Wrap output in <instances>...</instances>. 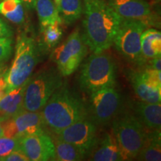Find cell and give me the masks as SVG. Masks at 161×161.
Here are the masks:
<instances>
[{
	"label": "cell",
	"mask_w": 161,
	"mask_h": 161,
	"mask_svg": "<svg viewBox=\"0 0 161 161\" xmlns=\"http://www.w3.org/2000/svg\"><path fill=\"white\" fill-rule=\"evenodd\" d=\"M3 161H29V160L21 150L18 149L6 156Z\"/></svg>",
	"instance_id": "cell-28"
},
{
	"label": "cell",
	"mask_w": 161,
	"mask_h": 161,
	"mask_svg": "<svg viewBox=\"0 0 161 161\" xmlns=\"http://www.w3.org/2000/svg\"><path fill=\"white\" fill-rule=\"evenodd\" d=\"M122 96L116 86H108L90 93L86 105L88 119L97 125H106L120 112Z\"/></svg>",
	"instance_id": "cell-7"
},
{
	"label": "cell",
	"mask_w": 161,
	"mask_h": 161,
	"mask_svg": "<svg viewBox=\"0 0 161 161\" xmlns=\"http://www.w3.org/2000/svg\"><path fill=\"white\" fill-rule=\"evenodd\" d=\"M54 142L55 160L58 161H78L84 160L85 156L81 152L74 146L62 140L51 135Z\"/></svg>",
	"instance_id": "cell-22"
},
{
	"label": "cell",
	"mask_w": 161,
	"mask_h": 161,
	"mask_svg": "<svg viewBox=\"0 0 161 161\" xmlns=\"http://www.w3.org/2000/svg\"><path fill=\"white\" fill-rule=\"evenodd\" d=\"M135 116L148 130H160L161 105L160 103H148L138 101L131 104Z\"/></svg>",
	"instance_id": "cell-14"
},
{
	"label": "cell",
	"mask_w": 161,
	"mask_h": 161,
	"mask_svg": "<svg viewBox=\"0 0 161 161\" xmlns=\"http://www.w3.org/2000/svg\"><path fill=\"white\" fill-rule=\"evenodd\" d=\"M50 134L73 145L84 156L88 155L98 142L97 127L88 118L79 120L64 129Z\"/></svg>",
	"instance_id": "cell-10"
},
{
	"label": "cell",
	"mask_w": 161,
	"mask_h": 161,
	"mask_svg": "<svg viewBox=\"0 0 161 161\" xmlns=\"http://www.w3.org/2000/svg\"><path fill=\"white\" fill-rule=\"evenodd\" d=\"M138 160H161L160 130H152L146 132L143 146L136 158Z\"/></svg>",
	"instance_id": "cell-19"
},
{
	"label": "cell",
	"mask_w": 161,
	"mask_h": 161,
	"mask_svg": "<svg viewBox=\"0 0 161 161\" xmlns=\"http://www.w3.org/2000/svg\"><path fill=\"white\" fill-rule=\"evenodd\" d=\"M89 155V160L92 161L122 160L120 149L112 133H106Z\"/></svg>",
	"instance_id": "cell-16"
},
{
	"label": "cell",
	"mask_w": 161,
	"mask_h": 161,
	"mask_svg": "<svg viewBox=\"0 0 161 161\" xmlns=\"http://www.w3.org/2000/svg\"><path fill=\"white\" fill-rule=\"evenodd\" d=\"M7 69H8L6 67L5 63H0V83H1L2 80L3 79Z\"/></svg>",
	"instance_id": "cell-32"
},
{
	"label": "cell",
	"mask_w": 161,
	"mask_h": 161,
	"mask_svg": "<svg viewBox=\"0 0 161 161\" xmlns=\"http://www.w3.org/2000/svg\"><path fill=\"white\" fill-rule=\"evenodd\" d=\"M27 81L19 87L7 92L0 99V122L10 119L25 110L23 99Z\"/></svg>",
	"instance_id": "cell-15"
},
{
	"label": "cell",
	"mask_w": 161,
	"mask_h": 161,
	"mask_svg": "<svg viewBox=\"0 0 161 161\" xmlns=\"http://www.w3.org/2000/svg\"><path fill=\"white\" fill-rule=\"evenodd\" d=\"M14 31L11 26L0 17V38L10 37L12 38Z\"/></svg>",
	"instance_id": "cell-29"
},
{
	"label": "cell",
	"mask_w": 161,
	"mask_h": 161,
	"mask_svg": "<svg viewBox=\"0 0 161 161\" xmlns=\"http://www.w3.org/2000/svg\"><path fill=\"white\" fill-rule=\"evenodd\" d=\"M111 8L123 19L137 20L150 26H160V19L145 0H108Z\"/></svg>",
	"instance_id": "cell-11"
},
{
	"label": "cell",
	"mask_w": 161,
	"mask_h": 161,
	"mask_svg": "<svg viewBox=\"0 0 161 161\" xmlns=\"http://www.w3.org/2000/svg\"><path fill=\"white\" fill-rule=\"evenodd\" d=\"M141 76L147 84L153 87L161 90V72L158 70L146 67L142 71H140Z\"/></svg>",
	"instance_id": "cell-26"
},
{
	"label": "cell",
	"mask_w": 161,
	"mask_h": 161,
	"mask_svg": "<svg viewBox=\"0 0 161 161\" xmlns=\"http://www.w3.org/2000/svg\"><path fill=\"white\" fill-rule=\"evenodd\" d=\"M57 8L60 19L66 25L77 21L84 12L81 0H60Z\"/></svg>",
	"instance_id": "cell-21"
},
{
	"label": "cell",
	"mask_w": 161,
	"mask_h": 161,
	"mask_svg": "<svg viewBox=\"0 0 161 161\" xmlns=\"http://www.w3.org/2000/svg\"><path fill=\"white\" fill-rule=\"evenodd\" d=\"M63 76L55 68L38 72L28 80L24 92V109L41 111L52 94L63 84Z\"/></svg>",
	"instance_id": "cell-6"
},
{
	"label": "cell",
	"mask_w": 161,
	"mask_h": 161,
	"mask_svg": "<svg viewBox=\"0 0 161 161\" xmlns=\"http://www.w3.org/2000/svg\"><path fill=\"white\" fill-rule=\"evenodd\" d=\"M54 2H55V5L58 6V4H59V2H60V0H54Z\"/></svg>",
	"instance_id": "cell-34"
},
{
	"label": "cell",
	"mask_w": 161,
	"mask_h": 161,
	"mask_svg": "<svg viewBox=\"0 0 161 161\" xmlns=\"http://www.w3.org/2000/svg\"><path fill=\"white\" fill-rule=\"evenodd\" d=\"M40 112L46 129L51 133L88 118L86 105L83 99L64 83L52 94Z\"/></svg>",
	"instance_id": "cell-2"
},
{
	"label": "cell",
	"mask_w": 161,
	"mask_h": 161,
	"mask_svg": "<svg viewBox=\"0 0 161 161\" xmlns=\"http://www.w3.org/2000/svg\"><path fill=\"white\" fill-rule=\"evenodd\" d=\"M0 1H1V0H0Z\"/></svg>",
	"instance_id": "cell-36"
},
{
	"label": "cell",
	"mask_w": 161,
	"mask_h": 161,
	"mask_svg": "<svg viewBox=\"0 0 161 161\" xmlns=\"http://www.w3.org/2000/svg\"><path fill=\"white\" fill-rule=\"evenodd\" d=\"M148 64L146 67L152 68V69L158 70V71H160L161 69V58L160 56H158V57L153 58V59H151L148 60Z\"/></svg>",
	"instance_id": "cell-30"
},
{
	"label": "cell",
	"mask_w": 161,
	"mask_h": 161,
	"mask_svg": "<svg viewBox=\"0 0 161 161\" xmlns=\"http://www.w3.org/2000/svg\"><path fill=\"white\" fill-rule=\"evenodd\" d=\"M161 33L154 29H146L141 35V54L138 64H142L160 56Z\"/></svg>",
	"instance_id": "cell-17"
},
{
	"label": "cell",
	"mask_w": 161,
	"mask_h": 161,
	"mask_svg": "<svg viewBox=\"0 0 161 161\" xmlns=\"http://www.w3.org/2000/svg\"><path fill=\"white\" fill-rule=\"evenodd\" d=\"M61 24L56 23L52 25L46 26L42 30L43 31V39L45 45L49 48H53L59 43L63 36Z\"/></svg>",
	"instance_id": "cell-24"
},
{
	"label": "cell",
	"mask_w": 161,
	"mask_h": 161,
	"mask_svg": "<svg viewBox=\"0 0 161 161\" xmlns=\"http://www.w3.org/2000/svg\"><path fill=\"white\" fill-rule=\"evenodd\" d=\"M35 9L37 11L41 30L52 24L63 23L54 0H37Z\"/></svg>",
	"instance_id": "cell-20"
},
{
	"label": "cell",
	"mask_w": 161,
	"mask_h": 161,
	"mask_svg": "<svg viewBox=\"0 0 161 161\" xmlns=\"http://www.w3.org/2000/svg\"><path fill=\"white\" fill-rule=\"evenodd\" d=\"M112 134L117 142L122 160H130L137 157L143 146L146 130L134 114L119 112L112 120Z\"/></svg>",
	"instance_id": "cell-4"
},
{
	"label": "cell",
	"mask_w": 161,
	"mask_h": 161,
	"mask_svg": "<svg viewBox=\"0 0 161 161\" xmlns=\"http://www.w3.org/2000/svg\"><path fill=\"white\" fill-rule=\"evenodd\" d=\"M85 1H88V0H84V2H85Z\"/></svg>",
	"instance_id": "cell-35"
},
{
	"label": "cell",
	"mask_w": 161,
	"mask_h": 161,
	"mask_svg": "<svg viewBox=\"0 0 161 161\" xmlns=\"http://www.w3.org/2000/svg\"><path fill=\"white\" fill-rule=\"evenodd\" d=\"M13 52V40L10 37L0 38V63H5Z\"/></svg>",
	"instance_id": "cell-27"
},
{
	"label": "cell",
	"mask_w": 161,
	"mask_h": 161,
	"mask_svg": "<svg viewBox=\"0 0 161 161\" xmlns=\"http://www.w3.org/2000/svg\"><path fill=\"white\" fill-rule=\"evenodd\" d=\"M116 64L105 51L92 53L82 66L78 78L80 88L88 93L116 86Z\"/></svg>",
	"instance_id": "cell-5"
},
{
	"label": "cell",
	"mask_w": 161,
	"mask_h": 161,
	"mask_svg": "<svg viewBox=\"0 0 161 161\" xmlns=\"http://www.w3.org/2000/svg\"><path fill=\"white\" fill-rule=\"evenodd\" d=\"M39 45L35 38L22 33L18 35L14 58L5 74L6 92L19 87L31 77L40 61Z\"/></svg>",
	"instance_id": "cell-3"
},
{
	"label": "cell",
	"mask_w": 161,
	"mask_h": 161,
	"mask_svg": "<svg viewBox=\"0 0 161 161\" xmlns=\"http://www.w3.org/2000/svg\"><path fill=\"white\" fill-rule=\"evenodd\" d=\"M4 136V131H3V122H0V137Z\"/></svg>",
	"instance_id": "cell-33"
},
{
	"label": "cell",
	"mask_w": 161,
	"mask_h": 161,
	"mask_svg": "<svg viewBox=\"0 0 161 161\" xmlns=\"http://www.w3.org/2000/svg\"><path fill=\"white\" fill-rule=\"evenodd\" d=\"M122 19L104 0L85 1L82 36L87 47L93 53L108 50Z\"/></svg>",
	"instance_id": "cell-1"
},
{
	"label": "cell",
	"mask_w": 161,
	"mask_h": 161,
	"mask_svg": "<svg viewBox=\"0 0 161 161\" xmlns=\"http://www.w3.org/2000/svg\"><path fill=\"white\" fill-rule=\"evenodd\" d=\"M86 53L87 46L78 28L61 45L54 50L52 58L61 75L66 77L77 70Z\"/></svg>",
	"instance_id": "cell-8"
},
{
	"label": "cell",
	"mask_w": 161,
	"mask_h": 161,
	"mask_svg": "<svg viewBox=\"0 0 161 161\" xmlns=\"http://www.w3.org/2000/svg\"><path fill=\"white\" fill-rule=\"evenodd\" d=\"M19 149V139L3 136L0 137V160L14 151Z\"/></svg>",
	"instance_id": "cell-25"
},
{
	"label": "cell",
	"mask_w": 161,
	"mask_h": 161,
	"mask_svg": "<svg viewBox=\"0 0 161 161\" xmlns=\"http://www.w3.org/2000/svg\"><path fill=\"white\" fill-rule=\"evenodd\" d=\"M19 150L29 160H56L53 140L46 130L24 136L19 138Z\"/></svg>",
	"instance_id": "cell-13"
},
{
	"label": "cell",
	"mask_w": 161,
	"mask_h": 161,
	"mask_svg": "<svg viewBox=\"0 0 161 161\" xmlns=\"http://www.w3.org/2000/svg\"><path fill=\"white\" fill-rule=\"evenodd\" d=\"M2 122L4 136L8 137L19 139L47 130L40 111L32 112L24 110L13 118Z\"/></svg>",
	"instance_id": "cell-12"
},
{
	"label": "cell",
	"mask_w": 161,
	"mask_h": 161,
	"mask_svg": "<svg viewBox=\"0 0 161 161\" xmlns=\"http://www.w3.org/2000/svg\"><path fill=\"white\" fill-rule=\"evenodd\" d=\"M23 3L24 8L28 10H34L35 8V4L37 0H21Z\"/></svg>",
	"instance_id": "cell-31"
},
{
	"label": "cell",
	"mask_w": 161,
	"mask_h": 161,
	"mask_svg": "<svg viewBox=\"0 0 161 161\" xmlns=\"http://www.w3.org/2000/svg\"><path fill=\"white\" fill-rule=\"evenodd\" d=\"M0 14L17 25L25 22V10L21 0H1Z\"/></svg>",
	"instance_id": "cell-23"
},
{
	"label": "cell",
	"mask_w": 161,
	"mask_h": 161,
	"mask_svg": "<svg viewBox=\"0 0 161 161\" xmlns=\"http://www.w3.org/2000/svg\"><path fill=\"white\" fill-rule=\"evenodd\" d=\"M128 76L134 92L141 101L148 103H160L161 90L147 84L141 76L140 71L130 72Z\"/></svg>",
	"instance_id": "cell-18"
},
{
	"label": "cell",
	"mask_w": 161,
	"mask_h": 161,
	"mask_svg": "<svg viewBox=\"0 0 161 161\" xmlns=\"http://www.w3.org/2000/svg\"><path fill=\"white\" fill-rule=\"evenodd\" d=\"M147 26L137 20L122 19L113 45L128 60L138 63L141 54V35Z\"/></svg>",
	"instance_id": "cell-9"
}]
</instances>
